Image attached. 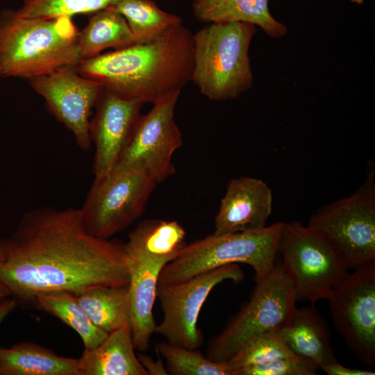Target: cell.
<instances>
[{
  "label": "cell",
  "mask_w": 375,
  "mask_h": 375,
  "mask_svg": "<svg viewBox=\"0 0 375 375\" xmlns=\"http://www.w3.org/2000/svg\"><path fill=\"white\" fill-rule=\"evenodd\" d=\"M143 105L104 88L90 124V136L95 146L94 181L106 175L117 164L132 138Z\"/></svg>",
  "instance_id": "5bb4252c"
},
{
  "label": "cell",
  "mask_w": 375,
  "mask_h": 375,
  "mask_svg": "<svg viewBox=\"0 0 375 375\" xmlns=\"http://www.w3.org/2000/svg\"><path fill=\"white\" fill-rule=\"evenodd\" d=\"M135 350L131 326L115 330L95 348L84 349L79 375H149Z\"/></svg>",
  "instance_id": "ac0fdd59"
},
{
  "label": "cell",
  "mask_w": 375,
  "mask_h": 375,
  "mask_svg": "<svg viewBox=\"0 0 375 375\" xmlns=\"http://www.w3.org/2000/svg\"><path fill=\"white\" fill-rule=\"evenodd\" d=\"M158 353L166 362L168 374L172 375H235L226 362H215L198 349H188L167 342L156 344Z\"/></svg>",
  "instance_id": "484cf974"
},
{
  "label": "cell",
  "mask_w": 375,
  "mask_h": 375,
  "mask_svg": "<svg viewBox=\"0 0 375 375\" xmlns=\"http://www.w3.org/2000/svg\"><path fill=\"white\" fill-rule=\"evenodd\" d=\"M137 356L149 375L168 374L166 367H165L159 353L156 360H154L151 356L143 353V352L138 353Z\"/></svg>",
  "instance_id": "f546056e"
},
{
  "label": "cell",
  "mask_w": 375,
  "mask_h": 375,
  "mask_svg": "<svg viewBox=\"0 0 375 375\" xmlns=\"http://www.w3.org/2000/svg\"><path fill=\"white\" fill-rule=\"evenodd\" d=\"M76 297L91 322L108 334L130 326L128 285H95Z\"/></svg>",
  "instance_id": "603a6c76"
},
{
  "label": "cell",
  "mask_w": 375,
  "mask_h": 375,
  "mask_svg": "<svg viewBox=\"0 0 375 375\" xmlns=\"http://www.w3.org/2000/svg\"><path fill=\"white\" fill-rule=\"evenodd\" d=\"M11 296L10 290L6 285L0 282V303Z\"/></svg>",
  "instance_id": "d6a6232c"
},
{
  "label": "cell",
  "mask_w": 375,
  "mask_h": 375,
  "mask_svg": "<svg viewBox=\"0 0 375 375\" xmlns=\"http://www.w3.org/2000/svg\"><path fill=\"white\" fill-rule=\"evenodd\" d=\"M193 35L191 81L212 101L238 98L253 76L249 55L256 26L246 22H213Z\"/></svg>",
  "instance_id": "277c9868"
},
{
  "label": "cell",
  "mask_w": 375,
  "mask_h": 375,
  "mask_svg": "<svg viewBox=\"0 0 375 375\" xmlns=\"http://www.w3.org/2000/svg\"><path fill=\"white\" fill-rule=\"evenodd\" d=\"M186 244L185 231L178 222L146 219L130 233L124 249L126 253L169 262Z\"/></svg>",
  "instance_id": "44dd1931"
},
{
  "label": "cell",
  "mask_w": 375,
  "mask_h": 375,
  "mask_svg": "<svg viewBox=\"0 0 375 375\" xmlns=\"http://www.w3.org/2000/svg\"><path fill=\"white\" fill-rule=\"evenodd\" d=\"M319 366L315 362L297 355L269 362L245 366L236 369V375H315Z\"/></svg>",
  "instance_id": "f1b7e54d"
},
{
  "label": "cell",
  "mask_w": 375,
  "mask_h": 375,
  "mask_svg": "<svg viewBox=\"0 0 375 375\" xmlns=\"http://www.w3.org/2000/svg\"><path fill=\"white\" fill-rule=\"evenodd\" d=\"M126 19L135 44L152 41L181 19L151 0H121L113 6Z\"/></svg>",
  "instance_id": "d4e9b609"
},
{
  "label": "cell",
  "mask_w": 375,
  "mask_h": 375,
  "mask_svg": "<svg viewBox=\"0 0 375 375\" xmlns=\"http://www.w3.org/2000/svg\"><path fill=\"white\" fill-rule=\"evenodd\" d=\"M350 1L353 3H356L358 4H361L365 0H349Z\"/></svg>",
  "instance_id": "836d02e7"
},
{
  "label": "cell",
  "mask_w": 375,
  "mask_h": 375,
  "mask_svg": "<svg viewBox=\"0 0 375 375\" xmlns=\"http://www.w3.org/2000/svg\"><path fill=\"white\" fill-rule=\"evenodd\" d=\"M193 60V34L179 23L152 41L83 60L75 69L123 99L154 103L191 81Z\"/></svg>",
  "instance_id": "7a4b0ae2"
},
{
  "label": "cell",
  "mask_w": 375,
  "mask_h": 375,
  "mask_svg": "<svg viewBox=\"0 0 375 375\" xmlns=\"http://www.w3.org/2000/svg\"><path fill=\"white\" fill-rule=\"evenodd\" d=\"M181 92L156 101L141 115L132 138L115 167H135L144 170L156 183L175 173L174 153L183 144L182 133L174 119Z\"/></svg>",
  "instance_id": "7c38bea8"
},
{
  "label": "cell",
  "mask_w": 375,
  "mask_h": 375,
  "mask_svg": "<svg viewBox=\"0 0 375 375\" xmlns=\"http://www.w3.org/2000/svg\"><path fill=\"white\" fill-rule=\"evenodd\" d=\"M244 278L243 271L234 263L198 274L181 282L158 285L156 297L163 317L160 324L156 326L155 333L172 344L198 349L203 337L197 321L210 292L226 280L238 283Z\"/></svg>",
  "instance_id": "30bf717a"
},
{
  "label": "cell",
  "mask_w": 375,
  "mask_h": 375,
  "mask_svg": "<svg viewBox=\"0 0 375 375\" xmlns=\"http://www.w3.org/2000/svg\"><path fill=\"white\" fill-rule=\"evenodd\" d=\"M2 256H3L2 249H1V244H0V261H1V259H2Z\"/></svg>",
  "instance_id": "e575fe53"
},
{
  "label": "cell",
  "mask_w": 375,
  "mask_h": 375,
  "mask_svg": "<svg viewBox=\"0 0 375 375\" xmlns=\"http://www.w3.org/2000/svg\"><path fill=\"white\" fill-rule=\"evenodd\" d=\"M75 67H64L30 78L29 85L44 99L49 111L72 133L77 145L88 150L92 143V110L104 87L83 76Z\"/></svg>",
  "instance_id": "4fadbf2b"
},
{
  "label": "cell",
  "mask_w": 375,
  "mask_h": 375,
  "mask_svg": "<svg viewBox=\"0 0 375 375\" xmlns=\"http://www.w3.org/2000/svg\"><path fill=\"white\" fill-rule=\"evenodd\" d=\"M125 256L129 274L132 338L135 350L144 352L149 347L156 326L153 307L156 298L158 276L169 262L126 253Z\"/></svg>",
  "instance_id": "2e32d148"
},
{
  "label": "cell",
  "mask_w": 375,
  "mask_h": 375,
  "mask_svg": "<svg viewBox=\"0 0 375 375\" xmlns=\"http://www.w3.org/2000/svg\"><path fill=\"white\" fill-rule=\"evenodd\" d=\"M156 182L135 167H114L94 181L80 208L83 223L92 235L108 239L141 216Z\"/></svg>",
  "instance_id": "9c48e42d"
},
{
  "label": "cell",
  "mask_w": 375,
  "mask_h": 375,
  "mask_svg": "<svg viewBox=\"0 0 375 375\" xmlns=\"http://www.w3.org/2000/svg\"><path fill=\"white\" fill-rule=\"evenodd\" d=\"M79 31L71 17L28 19L15 10L0 15V78L28 79L81 61Z\"/></svg>",
  "instance_id": "3957f363"
},
{
  "label": "cell",
  "mask_w": 375,
  "mask_h": 375,
  "mask_svg": "<svg viewBox=\"0 0 375 375\" xmlns=\"http://www.w3.org/2000/svg\"><path fill=\"white\" fill-rule=\"evenodd\" d=\"M134 44L126 19L113 6L94 12L78 35L81 60L95 57L108 48L117 49Z\"/></svg>",
  "instance_id": "7402d4cb"
},
{
  "label": "cell",
  "mask_w": 375,
  "mask_h": 375,
  "mask_svg": "<svg viewBox=\"0 0 375 375\" xmlns=\"http://www.w3.org/2000/svg\"><path fill=\"white\" fill-rule=\"evenodd\" d=\"M281 265L292 281L297 301L328 299L349 270L336 248L318 231L301 222H282L278 244Z\"/></svg>",
  "instance_id": "52a82bcc"
},
{
  "label": "cell",
  "mask_w": 375,
  "mask_h": 375,
  "mask_svg": "<svg viewBox=\"0 0 375 375\" xmlns=\"http://www.w3.org/2000/svg\"><path fill=\"white\" fill-rule=\"evenodd\" d=\"M17 304L18 301L15 297H8L0 303V324L15 309Z\"/></svg>",
  "instance_id": "1f68e13d"
},
{
  "label": "cell",
  "mask_w": 375,
  "mask_h": 375,
  "mask_svg": "<svg viewBox=\"0 0 375 375\" xmlns=\"http://www.w3.org/2000/svg\"><path fill=\"white\" fill-rule=\"evenodd\" d=\"M192 10L195 17L206 23H249L273 38L288 33L287 26L270 12L269 0H194Z\"/></svg>",
  "instance_id": "d6986e66"
},
{
  "label": "cell",
  "mask_w": 375,
  "mask_h": 375,
  "mask_svg": "<svg viewBox=\"0 0 375 375\" xmlns=\"http://www.w3.org/2000/svg\"><path fill=\"white\" fill-rule=\"evenodd\" d=\"M282 222L257 231L208 235L186 244L161 270L158 285L185 281L198 274L228 264L244 263L255 273V283L272 270L278 253Z\"/></svg>",
  "instance_id": "5b68a950"
},
{
  "label": "cell",
  "mask_w": 375,
  "mask_h": 375,
  "mask_svg": "<svg viewBox=\"0 0 375 375\" xmlns=\"http://www.w3.org/2000/svg\"><path fill=\"white\" fill-rule=\"evenodd\" d=\"M294 288L281 262L256 283L249 299L208 343L206 358L226 362L249 340L278 332L291 319L297 307Z\"/></svg>",
  "instance_id": "8992f818"
},
{
  "label": "cell",
  "mask_w": 375,
  "mask_h": 375,
  "mask_svg": "<svg viewBox=\"0 0 375 375\" xmlns=\"http://www.w3.org/2000/svg\"><path fill=\"white\" fill-rule=\"evenodd\" d=\"M278 334L293 354L307 358L319 367L338 362L331 347L329 329L313 305L297 308Z\"/></svg>",
  "instance_id": "e0dca14e"
},
{
  "label": "cell",
  "mask_w": 375,
  "mask_h": 375,
  "mask_svg": "<svg viewBox=\"0 0 375 375\" xmlns=\"http://www.w3.org/2000/svg\"><path fill=\"white\" fill-rule=\"evenodd\" d=\"M0 375H79V361L23 342L9 348L0 347Z\"/></svg>",
  "instance_id": "ffe728a7"
},
{
  "label": "cell",
  "mask_w": 375,
  "mask_h": 375,
  "mask_svg": "<svg viewBox=\"0 0 375 375\" xmlns=\"http://www.w3.org/2000/svg\"><path fill=\"white\" fill-rule=\"evenodd\" d=\"M36 308L61 320L80 336L85 350L97 347L108 333L97 327L78 301L76 295L67 291L44 292L33 301Z\"/></svg>",
  "instance_id": "cb8c5ba5"
},
{
  "label": "cell",
  "mask_w": 375,
  "mask_h": 375,
  "mask_svg": "<svg viewBox=\"0 0 375 375\" xmlns=\"http://www.w3.org/2000/svg\"><path fill=\"white\" fill-rule=\"evenodd\" d=\"M121 0H24L15 10L22 17L51 19L61 16L71 17L77 14L94 13Z\"/></svg>",
  "instance_id": "4316f807"
},
{
  "label": "cell",
  "mask_w": 375,
  "mask_h": 375,
  "mask_svg": "<svg viewBox=\"0 0 375 375\" xmlns=\"http://www.w3.org/2000/svg\"><path fill=\"white\" fill-rule=\"evenodd\" d=\"M0 244V282L18 302L33 303L44 292L78 295L95 285H129L124 244L91 235L80 208L31 210Z\"/></svg>",
  "instance_id": "6da1fadb"
},
{
  "label": "cell",
  "mask_w": 375,
  "mask_h": 375,
  "mask_svg": "<svg viewBox=\"0 0 375 375\" xmlns=\"http://www.w3.org/2000/svg\"><path fill=\"white\" fill-rule=\"evenodd\" d=\"M292 355L294 354L284 344L278 332H271L247 341L226 362L235 372L245 366L266 363Z\"/></svg>",
  "instance_id": "83f0119b"
},
{
  "label": "cell",
  "mask_w": 375,
  "mask_h": 375,
  "mask_svg": "<svg viewBox=\"0 0 375 375\" xmlns=\"http://www.w3.org/2000/svg\"><path fill=\"white\" fill-rule=\"evenodd\" d=\"M349 272L332 290L333 324L365 365L375 364V264Z\"/></svg>",
  "instance_id": "8fae6325"
},
{
  "label": "cell",
  "mask_w": 375,
  "mask_h": 375,
  "mask_svg": "<svg viewBox=\"0 0 375 375\" xmlns=\"http://www.w3.org/2000/svg\"><path fill=\"white\" fill-rule=\"evenodd\" d=\"M328 375H374L372 371L353 369L341 365L338 361L319 367Z\"/></svg>",
  "instance_id": "4dcf8cb0"
},
{
  "label": "cell",
  "mask_w": 375,
  "mask_h": 375,
  "mask_svg": "<svg viewBox=\"0 0 375 375\" xmlns=\"http://www.w3.org/2000/svg\"><path fill=\"white\" fill-rule=\"evenodd\" d=\"M273 196L262 180L240 176L231 179L215 218V233L257 231L266 227Z\"/></svg>",
  "instance_id": "9a60e30c"
},
{
  "label": "cell",
  "mask_w": 375,
  "mask_h": 375,
  "mask_svg": "<svg viewBox=\"0 0 375 375\" xmlns=\"http://www.w3.org/2000/svg\"><path fill=\"white\" fill-rule=\"evenodd\" d=\"M339 251L349 270L375 264V173L351 195L326 204L308 224Z\"/></svg>",
  "instance_id": "ba28073f"
}]
</instances>
